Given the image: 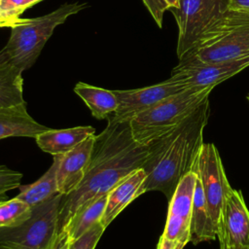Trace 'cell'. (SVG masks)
Returning a JSON list of instances; mask_svg holds the SVG:
<instances>
[{
  "instance_id": "1",
  "label": "cell",
  "mask_w": 249,
  "mask_h": 249,
  "mask_svg": "<svg viewBox=\"0 0 249 249\" xmlns=\"http://www.w3.org/2000/svg\"><path fill=\"white\" fill-rule=\"evenodd\" d=\"M149 154V145H140L132 137L128 122L111 123L97 135L90 161L79 187L63 196L59 231L84 206L109 192L125 176L141 168Z\"/></svg>"
},
{
  "instance_id": "2",
  "label": "cell",
  "mask_w": 249,
  "mask_h": 249,
  "mask_svg": "<svg viewBox=\"0 0 249 249\" xmlns=\"http://www.w3.org/2000/svg\"><path fill=\"white\" fill-rule=\"evenodd\" d=\"M210 116L209 97L182 124L149 145V154L142 167L146 179L138 196L158 191L169 201L179 181L192 171L203 145V131Z\"/></svg>"
},
{
  "instance_id": "3",
  "label": "cell",
  "mask_w": 249,
  "mask_h": 249,
  "mask_svg": "<svg viewBox=\"0 0 249 249\" xmlns=\"http://www.w3.org/2000/svg\"><path fill=\"white\" fill-rule=\"evenodd\" d=\"M249 55V13L227 10L198 38L177 66L222 62Z\"/></svg>"
},
{
  "instance_id": "4",
  "label": "cell",
  "mask_w": 249,
  "mask_h": 249,
  "mask_svg": "<svg viewBox=\"0 0 249 249\" xmlns=\"http://www.w3.org/2000/svg\"><path fill=\"white\" fill-rule=\"evenodd\" d=\"M87 3H65L54 11L34 18H23L11 27L6 46L0 51V59L20 71L29 69L37 60L53 30L66 19L86 9Z\"/></svg>"
},
{
  "instance_id": "5",
  "label": "cell",
  "mask_w": 249,
  "mask_h": 249,
  "mask_svg": "<svg viewBox=\"0 0 249 249\" xmlns=\"http://www.w3.org/2000/svg\"><path fill=\"white\" fill-rule=\"evenodd\" d=\"M213 88L190 87L157 102L129 120L133 139L148 146L182 124L206 98Z\"/></svg>"
},
{
  "instance_id": "6",
  "label": "cell",
  "mask_w": 249,
  "mask_h": 249,
  "mask_svg": "<svg viewBox=\"0 0 249 249\" xmlns=\"http://www.w3.org/2000/svg\"><path fill=\"white\" fill-rule=\"evenodd\" d=\"M63 196L32 208V214L16 227L0 228V249H52L58 233L60 203Z\"/></svg>"
},
{
  "instance_id": "7",
  "label": "cell",
  "mask_w": 249,
  "mask_h": 249,
  "mask_svg": "<svg viewBox=\"0 0 249 249\" xmlns=\"http://www.w3.org/2000/svg\"><path fill=\"white\" fill-rule=\"evenodd\" d=\"M169 10L178 25L177 55L181 59L201 34L229 10V0H178L177 8Z\"/></svg>"
},
{
  "instance_id": "8",
  "label": "cell",
  "mask_w": 249,
  "mask_h": 249,
  "mask_svg": "<svg viewBox=\"0 0 249 249\" xmlns=\"http://www.w3.org/2000/svg\"><path fill=\"white\" fill-rule=\"evenodd\" d=\"M192 170L196 173L201 184L217 231L224 202L232 188L228 181L218 149L213 143H203Z\"/></svg>"
},
{
  "instance_id": "9",
  "label": "cell",
  "mask_w": 249,
  "mask_h": 249,
  "mask_svg": "<svg viewBox=\"0 0 249 249\" xmlns=\"http://www.w3.org/2000/svg\"><path fill=\"white\" fill-rule=\"evenodd\" d=\"M197 176L188 172L179 181L170 198L162 238L184 247L190 242V222Z\"/></svg>"
},
{
  "instance_id": "10",
  "label": "cell",
  "mask_w": 249,
  "mask_h": 249,
  "mask_svg": "<svg viewBox=\"0 0 249 249\" xmlns=\"http://www.w3.org/2000/svg\"><path fill=\"white\" fill-rule=\"evenodd\" d=\"M187 88L188 87L185 85L168 78L161 83L140 89L113 90L118 99V108L116 112L107 119V122H129V120L138 113Z\"/></svg>"
},
{
  "instance_id": "11",
  "label": "cell",
  "mask_w": 249,
  "mask_h": 249,
  "mask_svg": "<svg viewBox=\"0 0 249 249\" xmlns=\"http://www.w3.org/2000/svg\"><path fill=\"white\" fill-rule=\"evenodd\" d=\"M249 66V55L230 61L175 66L170 78L186 87L213 88Z\"/></svg>"
},
{
  "instance_id": "12",
  "label": "cell",
  "mask_w": 249,
  "mask_h": 249,
  "mask_svg": "<svg viewBox=\"0 0 249 249\" xmlns=\"http://www.w3.org/2000/svg\"><path fill=\"white\" fill-rule=\"evenodd\" d=\"M217 237L227 246L249 248V210L238 190L232 189L226 197Z\"/></svg>"
},
{
  "instance_id": "13",
  "label": "cell",
  "mask_w": 249,
  "mask_h": 249,
  "mask_svg": "<svg viewBox=\"0 0 249 249\" xmlns=\"http://www.w3.org/2000/svg\"><path fill=\"white\" fill-rule=\"evenodd\" d=\"M95 141V134L88 137L71 151L59 155L56 181L59 194L68 196L82 182L88 170Z\"/></svg>"
},
{
  "instance_id": "14",
  "label": "cell",
  "mask_w": 249,
  "mask_h": 249,
  "mask_svg": "<svg viewBox=\"0 0 249 249\" xmlns=\"http://www.w3.org/2000/svg\"><path fill=\"white\" fill-rule=\"evenodd\" d=\"M145 179L144 169L138 168L125 176L109 192L105 210L100 220L105 229L133 199L139 196L138 193Z\"/></svg>"
},
{
  "instance_id": "15",
  "label": "cell",
  "mask_w": 249,
  "mask_h": 249,
  "mask_svg": "<svg viewBox=\"0 0 249 249\" xmlns=\"http://www.w3.org/2000/svg\"><path fill=\"white\" fill-rule=\"evenodd\" d=\"M94 134L95 129L90 125H80L62 129L49 128L38 134L35 140L43 152L56 156L71 151L88 137Z\"/></svg>"
},
{
  "instance_id": "16",
  "label": "cell",
  "mask_w": 249,
  "mask_h": 249,
  "mask_svg": "<svg viewBox=\"0 0 249 249\" xmlns=\"http://www.w3.org/2000/svg\"><path fill=\"white\" fill-rule=\"evenodd\" d=\"M47 129L49 127L39 124L29 115L26 102L0 108V139L9 137L35 138Z\"/></svg>"
},
{
  "instance_id": "17",
  "label": "cell",
  "mask_w": 249,
  "mask_h": 249,
  "mask_svg": "<svg viewBox=\"0 0 249 249\" xmlns=\"http://www.w3.org/2000/svg\"><path fill=\"white\" fill-rule=\"evenodd\" d=\"M216 237V228L210 216L201 184L197 178L190 222V242L196 245L203 241L214 240Z\"/></svg>"
},
{
  "instance_id": "18",
  "label": "cell",
  "mask_w": 249,
  "mask_h": 249,
  "mask_svg": "<svg viewBox=\"0 0 249 249\" xmlns=\"http://www.w3.org/2000/svg\"><path fill=\"white\" fill-rule=\"evenodd\" d=\"M59 161V155L53 156V160L49 169L34 183L20 185L18 198L26 202L30 207L44 203L59 195L56 181V171ZM61 195V194H60Z\"/></svg>"
},
{
  "instance_id": "19",
  "label": "cell",
  "mask_w": 249,
  "mask_h": 249,
  "mask_svg": "<svg viewBox=\"0 0 249 249\" xmlns=\"http://www.w3.org/2000/svg\"><path fill=\"white\" fill-rule=\"evenodd\" d=\"M74 92L97 120H107L118 108V99L113 90L79 82L74 87Z\"/></svg>"
},
{
  "instance_id": "20",
  "label": "cell",
  "mask_w": 249,
  "mask_h": 249,
  "mask_svg": "<svg viewBox=\"0 0 249 249\" xmlns=\"http://www.w3.org/2000/svg\"><path fill=\"white\" fill-rule=\"evenodd\" d=\"M108 194L92 200L80 209L60 231L66 232L70 240L79 238L95 224L99 223L105 210Z\"/></svg>"
},
{
  "instance_id": "21",
  "label": "cell",
  "mask_w": 249,
  "mask_h": 249,
  "mask_svg": "<svg viewBox=\"0 0 249 249\" xmlns=\"http://www.w3.org/2000/svg\"><path fill=\"white\" fill-rule=\"evenodd\" d=\"M25 103L22 71L0 59V108Z\"/></svg>"
},
{
  "instance_id": "22",
  "label": "cell",
  "mask_w": 249,
  "mask_h": 249,
  "mask_svg": "<svg viewBox=\"0 0 249 249\" xmlns=\"http://www.w3.org/2000/svg\"><path fill=\"white\" fill-rule=\"evenodd\" d=\"M32 214V207L17 196L11 199L0 201V228L16 227L27 219Z\"/></svg>"
},
{
  "instance_id": "23",
  "label": "cell",
  "mask_w": 249,
  "mask_h": 249,
  "mask_svg": "<svg viewBox=\"0 0 249 249\" xmlns=\"http://www.w3.org/2000/svg\"><path fill=\"white\" fill-rule=\"evenodd\" d=\"M26 9L25 0H0V19L14 26L23 20L19 16Z\"/></svg>"
},
{
  "instance_id": "24",
  "label": "cell",
  "mask_w": 249,
  "mask_h": 249,
  "mask_svg": "<svg viewBox=\"0 0 249 249\" xmlns=\"http://www.w3.org/2000/svg\"><path fill=\"white\" fill-rule=\"evenodd\" d=\"M104 231L105 228L100 222L95 224L79 238L74 240L69 239L68 249H94Z\"/></svg>"
},
{
  "instance_id": "25",
  "label": "cell",
  "mask_w": 249,
  "mask_h": 249,
  "mask_svg": "<svg viewBox=\"0 0 249 249\" xmlns=\"http://www.w3.org/2000/svg\"><path fill=\"white\" fill-rule=\"evenodd\" d=\"M22 174L13 170L6 165H0V196L6 195L7 192L18 189L21 185Z\"/></svg>"
},
{
  "instance_id": "26",
  "label": "cell",
  "mask_w": 249,
  "mask_h": 249,
  "mask_svg": "<svg viewBox=\"0 0 249 249\" xmlns=\"http://www.w3.org/2000/svg\"><path fill=\"white\" fill-rule=\"evenodd\" d=\"M143 4L149 11L150 15L156 21L159 27L162 26L163 15L166 10H169L168 5L164 0H142Z\"/></svg>"
},
{
  "instance_id": "27",
  "label": "cell",
  "mask_w": 249,
  "mask_h": 249,
  "mask_svg": "<svg viewBox=\"0 0 249 249\" xmlns=\"http://www.w3.org/2000/svg\"><path fill=\"white\" fill-rule=\"evenodd\" d=\"M229 9L249 13V0H229Z\"/></svg>"
},
{
  "instance_id": "28",
  "label": "cell",
  "mask_w": 249,
  "mask_h": 249,
  "mask_svg": "<svg viewBox=\"0 0 249 249\" xmlns=\"http://www.w3.org/2000/svg\"><path fill=\"white\" fill-rule=\"evenodd\" d=\"M69 237L64 231H59L52 249H68Z\"/></svg>"
},
{
  "instance_id": "29",
  "label": "cell",
  "mask_w": 249,
  "mask_h": 249,
  "mask_svg": "<svg viewBox=\"0 0 249 249\" xmlns=\"http://www.w3.org/2000/svg\"><path fill=\"white\" fill-rule=\"evenodd\" d=\"M183 248L184 247H182L181 245H179L175 242L166 240V239L162 238L161 236L160 238V241H159L158 247H157V249H183Z\"/></svg>"
},
{
  "instance_id": "30",
  "label": "cell",
  "mask_w": 249,
  "mask_h": 249,
  "mask_svg": "<svg viewBox=\"0 0 249 249\" xmlns=\"http://www.w3.org/2000/svg\"><path fill=\"white\" fill-rule=\"evenodd\" d=\"M164 1L168 5L169 9H174V8H177L178 6V0H164Z\"/></svg>"
},
{
  "instance_id": "31",
  "label": "cell",
  "mask_w": 249,
  "mask_h": 249,
  "mask_svg": "<svg viewBox=\"0 0 249 249\" xmlns=\"http://www.w3.org/2000/svg\"><path fill=\"white\" fill-rule=\"evenodd\" d=\"M221 244V249H249V248H244V247H237V246H227L225 244Z\"/></svg>"
},
{
  "instance_id": "32",
  "label": "cell",
  "mask_w": 249,
  "mask_h": 249,
  "mask_svg": "<svg viewBox=\"0 0 249 249\" xmlns=\"http://www.w3.org/2000/svg\"><path fill=\"white\" fill-rule=\"evenodd\" d=\"M40 1H42V0H25V3H26V6H27V9H28V8H30V7H32L33 5L37 4V3H38V2H40Z\"/></svg>"
},
{
  "instance_id": "33",
  "label": "cell",
  "mask_w": 249,
  "mask_h": 249,
  "mask_svg": "<svg viewBox=\"0 0 249 249\" xmlns=\"http://www.w3.org/2000/svg\"><path fill=\"white\" fill-rule=\"evenodd\" d=\"M4 26H8V27H12L13 24L10 23V22H7V21H4V20H1L0 19V27H4Z\"/></svg>"
},
{
  "instance_id": "34",
  "label": "cell",
  "mask_w": 249,
  "mask_h": 249,
  "mask_svg": "<svg viewBox=\"0 0 249 249\" xmlns=\"http://www.w3.org/2000/svg\"><path fill=\"white\" fill-rule=\"evenodd\" d=\"M8 198V196H6V195H4V196H0V201H2V200H5V199H7Z\"/></svg>"
},
{
  "instance_id": "35",
  "label": "cell",
  "mask_w": 249,
  "mask_h": 249,
  "mask_svg": "<svg viewBox=\"0 0 249 249\" xmlns=\"http://www.w3.org/2000/svg\"><path fill=\"white\" fill-rule=\"evenodd\" d=\"M246 98H247V100H248V102H249V93L247 94V96H246Z\"/></svg>"
}]
</instances>
